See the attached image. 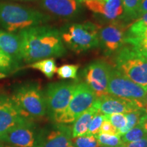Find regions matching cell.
<instances>
[{
  "mask_svg": "<svg viewBox=\"0 0 147 147\" xmlns=\"http://www.w3.org/2000/svg\"><path fill=\"white\" fill-rule=\"evenodd\" d=\"M18 34L21 40L23 61L27 63L62 57L66 53L61 32L55 27L38 25L20 31Z\"/></svg>",
  "mask_w": 147,
  "mask_h": 147,
  "instance_id": "1",
  "label": "cell"
},
{
  "mask_svg": "<svg viewBox=\"0 0 147 147\" xmlns=\"http://www.w3.org/2000/svg\"><path fill=\"white\" fill-rule=\"evenodd\" d=\"M47 14L15 3L0 2V27L10 32H20L50 21Z\"/></svg>",
  "mask_w": 147,
  "mask_h": 147,
  "instance_id": "2",
  "label": "cell"
},
{
  "mask_svg": "<svg viewBox=\"0 0 147 147\" xmlns=\"http://www.w3.org/2000/svg\"><path fill=\"white\" fill-rule=\"evenodd\" d=\"M10 97L27 119L33 120L47 115L45 93L38 83L21 84L15 88Z\"/></svg>",
  "mask_w": 147,
  "mask_h": 147,
  "instance_id": "3",
  "label": "cell"
},
{
  "mask_svg": "<svg viewBox=\"0 0 147 147\" xmlns=\"http://www.w3.org/2000/svg\"><path fill=\"white\" fill-rule=\"evenodd\" d=\"M115 67L127 78L147 88V59L138 53L131 46H123L117 51Z\"/></svg>",
  "mask_w": 147,
  "mask_h": 147,
  "instance_id": "4",
  "label": "cell"
},
{
  "mask_svg": "<svg viewBox=\"0 0 147 147\" xmlns=\"http://www.w3.org/2000/svg\"><path fill=\"white\" fill-rule=\"evenodd\" d=\"M100 27L91 22L82 24H71L62 29L61 36L63 43L77 53L97 47L99 40Z\"/></svg>",
  "mask_w": 147,
  "mask_h": 147,
  "instance_id": "5",
  "label": "cell"
},
{
  "mask_svg": "<svg viewBox=\"0 0 147 147\" xmlns=\"http://www.w3.org/2000/svg\"><path fill=\"white\" fill-rule=\"evenodd\" d=\"M146 91L147 88L135 83L115 67H111L108 86V94L136 103L144 109Z\"/></svg>",
  "mask_w": 147,
  "mask_h": 147,
  "instance_id": "6",
  "label": "cell"
},
{
  "mask_svg": "<svg viewBox=\"0 0 147 147\" xmlns=\"http://www.w3.org/2000/svg\"><path fill=\"white\" fill-rule=\"evenodd\" d=\"M97 99L93 91L84 82H78L68 106L52 119L57 123L70 124L89 108Z\"/></svg>",
  "mask_w": 147,
  "mask_h": 147,
  "instance_id": "7",
  "label": "cell"
},
{
  "mask_svg": "<svg viewBox=\"0 0 147 147\" xmlns=\"http://www.w3.org/2000/svg\"><path fill=\"white\" fill-rule=\"evenodd\" d=\"M40 130L32 120L18 124L0 134V143L12 147H40Z\"/></svg>",
  "mask_w": 147,
  "mask_h": 147,
  "instance_id": "8",
  "label": "cell"
},
{
  "mask_svg": "<svg viewBox=\"0 0 147 147\" xmlns=\"http://www.w3.org/2000/svg\"><path fill=\"white\" fill-rule=\"evenodd\" d=\"M78 82H59L51 83L45 93L47 114L53 119L68 106Z\"/></svg>",
  "mask_w": 147,
  "mask_h": 147,
  "instance_id": "9",
  "label": "cell"
},
{
  "mask_svg": "<svg viewBox=\"0 0 147 147\" xmlns=\"http://www.w3.org/2000/svg\"><path fill=\"white\" fill-rule=\"evenodd\" d=\"M111 66L102 61L92 62L84 69V82L95 93L97 98L108 95V86Z\"/></svg>",
  "mask_w": 147,
  "mask_h": 147,
  "instance_id": "10",
  "label": "cell"
},
{
  "mask_svg": "<svg viewBox=\"0 0 147 147\" xmlns=\"http://www.w3.org/2000/svg\"><path fill=\"white\" fill-rule=\"evenodd\" d=\"M72 138L71 126L55 123L40 130V147H68Z\"/></svg>",
  "mask_w": 147,
  "mask_h": 147,
  "instance_id": "11",
  "label": "cell"
},
{
  "mask_svg": "<svg viewBox=\"0 0 147 147\" xmlns=\"http://www.w3.org/2000/svg\"><path fill=\"white\" fill-rule=\"evenodd\" d=\"M129 25L117 21L100 29L99 40L106 53L117 52L125 45L124 38Z\"/></svg>",
  "mask_w": 147,
  "mask_h": 147,
  "instance_id": "12",
  "label": "cell"
},
{
  "mask_svg": "<svg viewBox=\"0 0 147 147\" xmlns=\"http://www.w3.org/2000/svg\"><path fill=\"white\" fill-rule=\"evenodd\" d=\"M31 120L23 115L10 96L0 93V134Z\"/></svg>",
  "mask_w": 147,
  "mask_h": 147,
  "instance_id": "13",
  "label": "cell"
},
{
  "mask_svg": "<svg viewBox=\"0 0 147 147\" xmlns=\"http://www.w3.org/2000/svg\"><path fill=\"white\" fill-rule=\"evenodd\" d=\"M84 5L95 14L113 22L123 18L124 10L121 0H84Z\"/></svg>",
  "mask_w": 147,
  "mask_h": 147,
  "instance_id": "14",
  "label": "cell"
},
{
  "mask_svg": "<svg viewBox=\"0 0 147 147\" xmlns=\"http://www.w3.org/2000/svg\"><path fill=\"white\" fill-rule=\"evenodd\" d=\"M97 100L99 102V110L104 115L113 113L126 114L136 110H144L136 103L109 94L97 98Z\"/></svg>",
  "mask_w": 147,
  "mask_h": 147,
  "instance_id": "15",
  "label": "cell"
},
{
  "mask_svg": "<svg viewBox=\"0 0 147 147\" xmlns=\"http://www.w3.org/2000/svg\"><path fill=\"white\" fill-rule=\"evenodd\" d=\"M0 51L10 56L16 63L23 61L21 43L18 34L0 29Z\"/></svg>",
  "mask_w": 147,
  "mask_h": 147,
  "instance_id": "16",
  "label": "cell"
},
{
  "mask_svg": "<svg viewBox=\"0 0 147 147\" xmlns=\"http://www.w3.org/2000/svg\"><path fill=\"white\" fill-rule=\"evenodd\" d=\"M44 8L55 15L68 17L76 12V0H42Z\"/></svg>",
  "mask_w": 147,
  "mask_h": 147,
  "instance_id": "17",
  "label": "cell"
},
{
  "mask_svg": "<svg viewBox=\"0 0 147 147\" xmlns=\"http://www.w3.org/2000/svg\"><path fill=\"white\" fill-rule=\"evenodd\" d=\"M99 111V102L97 99L91 107L82 113L73 122V125L71 126L73 138L80 136L87 133L90 123Z\"/></svg>",
  "mask_w": 147,
  "mask_h": 147,
  "instance_id": "18",
  "label": "cell"
},
{
  "mask_svg": "<svg viewBox=\"0 0 147 147\" xmlns=\"http://www.w3.org/2000/svg\"><path fill=\"white\" fill-rule=\"evenodd\" d=\"M28 67L40 71L48 78H52L57 71L56 63L53 57L44 59L34 62L29 65Z\"/></svg>",
  "mask_w": 147,
  "mask_h": 147,
  "instance_id": "19",
  "label": "cell"
},
{
  "mask_svg": "<svg viewBox=\"0 0 147 147\" xmlns=\"http://www.w3.org/2000/svg\"><path fill=\"white\" fill-rule=\"evenodd\" d=\"M95 136L101 146L120 147L123 143L121 136L117 134L99 133Z\"/></svg>",
  "mask_w": 147,
  "mask_h": 147,
  "instance_id": "20",
  "label": "cell"
},
{
  "mask_svg": "<svg viewBox=\"0 0 147 147\" xmlns=\"http://www.w3.org/2000/svg\"><path fill=\"white\" fill-rule=\"evenodd\" d=\"M144 113V110H136L125 114L127 119V125L123 129L119 130V135L122 136L123 134H125L129 130L138 125L140 118Z\"/></svg>",
  "mask_w": 147,
  "mask_h": 147,
  "instance_id": "21",
  "label": "cell"
},
{
  "mask_svg": "<svg viewBox=\"0 0 147 147\" xmlns=\"http://www.w3.org/2000/svg\"><path fill=\"white\" fill-rule=\"evenodd\" d=\"M121 138L123 143L131 142L141 139L147 138V134L138 124L127 131L125 134L121 136Z\"/></svg>",
  "mask_w": 147,
  "mask_h": 147,
  "instance_id": "22",
  "label": "cell"
},
{
  "mask_svg": "<svg viewBox=\"0 0 147 147\" xmlns=\"http://www.w3.org/2000/svg\"><path fill=\"white\" fill-rule=\"evenodd\" d=\"M72 144L76 147H100L95 136L86 133L84 135L73 138Z\"/></svg>",
  "mask_w": 147,
  "mask_h": 147,
  "instance_id": "23",
  "label": "cell"
},
{
  "mask_svg": "<svg viewBox=\"0 0 147 147\" xmlns=\"http://www.w3.org/2000/svg\"><path fill=\"white\" fill-rule=\"evenodd\" d=\"M19 64L10 56L0 51V74L5 75L18 69Z\"/></svg>",
  "mask_w": 147,
  "mask_h": 147,
  "instance_id": "24",
  "label": "cell"
},
{
  "mask_svg": "<svg viewBox=\"0 0 147 147\" xmlns=\"http://www.w3.org/2000/svg\"><path fill=\"white\" fill-rule=\"evenodd\" d=\"M79 68L78 65L65 64L57 68L56 72L61 79H74L77 80V72Z\"/></svg>",
  "mask_w": 147,
  "mask_h": 147,
  "instance_id": "25",
  "label": "cell"
},
{
  "mask_svg": "<svg viewBox=\"0 0 147 147\" xmlns=\"http://www.w3.org/2000/svg\"><path fill=\"white\" fill-rule=\"evenodd\" d=\"M125 16L127 18H137L139 14L140 0H121Z\"/></svg>",
  "mask_w": 147,
  "mask_h": 147,
  "instance_id": "26",
  "label": "cell"
},
{
  "mask_svg": "<svg viewBox=\"0 0 147 147\" xmlns=\"http://www.w3.org/2000/svg\"><path fill=\"white\" fill-rule=\"evenodd\" d=\"M106 118V116L101 113L100 111L94 116L93 119H92L90 125L88 128L87 134H91V135L95 136L97 134L100 133L101 125L103 121Z\"/></svg>",
  "mask_w": 147,
  "mask_h": 147,
  "instance_id": "27",
  "label": "cell"
},
{
  "mask_svg": "<svg viewBox=\"0 0 147 147\" xmlns=\"http://www.w3.org/2000/svg\"><path fill=\"white\" fill-rule=\"evenodd\" d=\"M106 117L113 125L119 130H119L123 129L127 125V119L125 114L113 113L106 115Z\"/></svg>",
  "mask_w": 147,
  "mask_h": 147,
  "instance_id": "28",
  "label": "cell"
},
{
  "mask_svg": "<svg viewBox=\"0 0 147 147\" xmlns=\"http://www.w3.org/2000/svg\"><path fill=\"white\" fill-rule=\"evenodd\" d=\"M100 133H106V134H117V135H119V130L113 125V124L110 122L109 120H108V119H106V117L105 118V119L103 121L102 125H101Z\"/></svg>",
  "mask_w": 147,
  "mask_h": 147,
  "instance_id": "29",
  "label": "cell"
},
{
  "mask_svg": "<svg viewBox=\"0 0 147 147\" xmlns=\"http://www.w3.org/2000/svg\"><path fill=\"white\" fill-rule=\"evenodd\" d=\"M120 147H147V138L141 139L135 142L123 143Z\"/></svg>",
  "mask_w": 147,
  "mask_h": 147,
  "instance_id": "30",
  "label": "cell"
},
{
  "mask_svg": "<svg viewBox=\"0 0 147 147\" xmlns=\"http://www.w3.org/2000/svg\"><path fill=\"white\" fill-rule=\"evenodd\" d=\"M139 125L147 134V113H145L142 116V117L140 118V120Z\"/></svg>",
  "mask_w": 147,
  "mask_h": 147,
  "instance_id": "31",
  "label": "cell"
},
{
  "mask_svg": "<svg viewBox=\"0 0 147 147\" xmlns=\"http://www.w3.org/2000/svg\"><path fill=\"white\" fill-rule=\"evenodd\" d=\"M147 12V0H140L139 13Z\"/></svg>",
  "mask_w": 147,
  "mask_h": 147,
  "instance_id": "32",
  "label": "cell"
},
{
  "mask_svg": "<svg viewBox=\"0 0 147 147\" xmlns=\"http://www.w3.org/2000/svg\"><path fill=\"white\" fill-rule=\"evenodd\" d=\"M137 18H138L147 25V12H140L139 13Z\"/></svg>",
  "mask_w": 147,
  "mask_h": 147,
  "instance_id": "33",
  "label": "cell"
},
{
  "mask_svg": "<svg viewBox=\"0 0 147 147\" xmlns=\"http://www.w3.org/2000/svg\"><path fill=\"white\" fill-rule=\"evenodd\" d=\"M144 110L145 113H147V91H146V96H145V99H144Z\"/></svg>",
  "mask_w": 147,
  "mask_h": 147,
  "instance_id": "34",
  "label": "cell"
},
{
  "mask_svg": "<svg viewBox=\"0 0 147 147\" xmlns=\"http://www.w3.org/2000/svg\"><path fill=\"white\" fill-rule=\"evenodd\" d=\"M0 147H12L10 146H8V145H5V144H3L1 143H0Z\"/></svg>",
  "mask_w": 147,
  "mask_h": 147,
  "instance_id": "35",
  "label": "cell"
},
{
  "mask_svg": "<svg viewBox=\"0 0 147 147\" xmlns=\"http://www.w3.org/2000/svg\"><path fill=\"white\" fill-rule=\"evenodd\" d=\"M68 147H76V146H74V145L73 144H71L69 145V146Z\"/></svg>",
  "mask_w": 147,
  "mask_h": 147,
  "instance_id": "36",
  "label": "cell"
},
{
  "mask_svg": "<svg viewBox=\"0 0 147 147\" xmlns=\"http://www.w3.org/2000/svg\"><path fill=\"white\" fill-rule=\"evenodd\" d=\"M78 1H80V2H82V1H83L84 0H78ZM105 1H108V0H105Z\"/></svg>",
  "mask_w": 147,
  "mask_h": 147,
  "instance_id": "37",
  "label": "cell"
},
{
  "mask_svg": "<svg viewBox=\"0 0 147 147\" xmlns=\"http://www.w3.org/2000/svg\"><path fill=\"white\" fill-rule=\"evenodd\" d=\"M100 147H114V146H101Z\"/></svg>",
  "mask_w": 147,
  "mask_h": 147,
  "instance_id": "38",
  "label": "cell"
},
{
  "mask_svg": "<svg viewBox=\"0 0 147 147\" xmlns=\"http://www.w3.org/2000/svg\"><path fill=\"white\" fill-rule=\"evenodd\" d=\"M24 1H32V0H24Z\"/></svg>",
  "mask_w": 147,
  "mask_h": 147,
  "instance_id": "39",
  "label": "cell"
}]
</instances>
